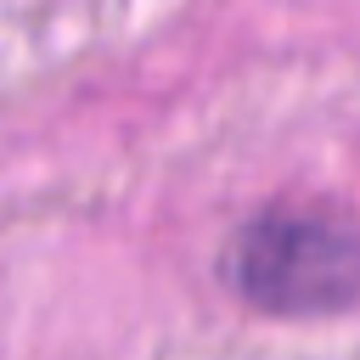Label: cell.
Masks as SVG:
<instances>
[{
  "mask_svg": "<svg viewBox=\"0 0 360 360\" xmlns=\"http://www.w3.org/2000/svg\"><path fill=\"white\" fill-rule=\"evenodd\" d=\"M219 281L264 315H343L360 304V231L332 214L264 208L231 231Z\"/></svg>",
  "mask_w": 360,
  "mask_h": 360,
  "instance_id": "6da1fadb",
  "label": "cell"
}]
</instances>
